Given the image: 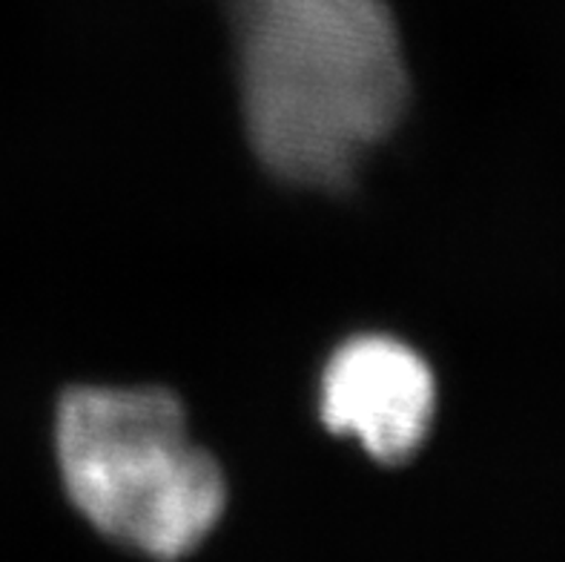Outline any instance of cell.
<instances>
[{
  "label": "cell",
  "mask_w": 565,
  "mask_h": 562,
  "mask_svg": "<svg viewBox=\"0 0 565 562\" xmlns=\"http://www.w3.org/2000/svg\"><path fill=\"white\" fill-rule=\"evenodd\" d=\"M322 422L353 434L382 465H405L437 416V382L423 357L385 336H362L333 353L322 377Z\"/></svg>",
  "instance_id": "3957f363"
},
{
  "label": "cell",
  "mask_w": 565,
  "mask_h": 562,
  "mask_svg": "<svg viewBox=\"0 0 565 562\" xmlns=\"http://www.w3.org/2000/svg\"><path fill=\"white\" fill-rule=\"evenodd\" d=\"M238 78L258 161L308 190H348L411 98L385 0H244Z\"/></svg>",
  "instance_id": "6da1fadb"
},
{
  "label": "cell",
  "mask_w": 565,
  "mask_h": 562,
  "mask_svg": "<svg viewBox=\"0 0 565 562\" xmlns=\"http://www.w3.org/2000/svg\"><path fill=\"white\" fill-rule=\"evenodd\" d=\"M55 445L70 502L124 549L179 560L222 520V468L167 391L75 388L57 405Z\"/></svg>",
  "instance_id": "7a4b0ae2"
}]
</instances>
